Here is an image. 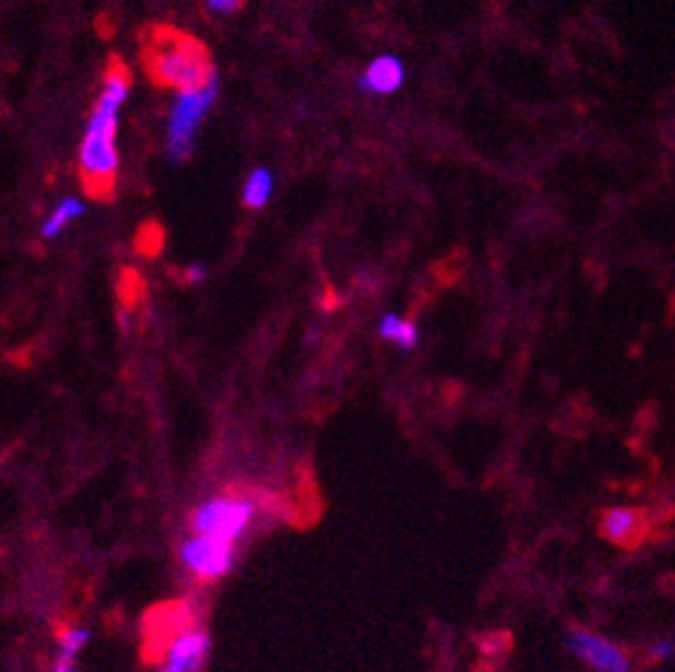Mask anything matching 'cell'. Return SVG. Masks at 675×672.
I'll return each instance as SVG.
<instances>
[{
	"label": "cell",
	"mask_w": 675,
	"mask_h": 672,
	"mask_svg": "<svg viewBox=\"0 0 675 672\" xmlns=\"http://www.w3.org/2000/svg\"><path fill=\"white\" fill-rule=\"evenodd\" d=\"M132 87L130 65L111 54L105 62L103 89L97 97L95 111L89 116L87 135L78 154V181L84 194L92 199H113L116 178H119V151H116V127L119 108L124 105Z\"/></svg>",
	"instance_id": "6da1fadb"
},
{
	"label": "cell",
	"mask_w": 675,
	"mask_h": 672,
	"mask_svg": "<svg viewBox=\"0 0 675 672\" xmlns=\"http://www.w3.org/2000/svg\"><path fill=\"white\" fill-rule=\"evenodd\" d=\"M138 57L143 73L154 87L197 92L216 81L213 54L197 35L186 33L181 27L151 25L138 30Z\"/></svg>",
	"instance_id": "7a4b0ae2"
},
{
	"label": "cell",
	"mask_w": 675,
	"mask_h": 672,
	"mask_svg": "<svg viewBox=\"0 0 675 672\" xmlns=\"http://www.w3.org/2000/svg\"><path fill=\"white\" fill-rule=\"evenodd\" d=\"M259 514V503L248 495H218L191 511V530L194 535H210L221 541L237 543Z\"/></svg>",
	"instance_id": "3957f363"
},
{
	"label": "cell",
	"mask_w": 675,
	"mask_h": 672,
	"mask_svg": "<svg viewBox=\"0 0 675 672\" xmlns=\"http://www.w3.org/2000/svg\"><path fill=\"white\" fill-rule=\"evenodd\" d=\"M218 97V78L208 87L197 92H183L175 100L173 116H170V135H167V154L175 162H186L194 148V135L200 130L205 113Z\"/></svg>",
	"instance_id": "277c9868"
},
{
	"label": "cell",
	"mask_w": 675,
	"mask_h": 672,
	"mask_svg": "<svg viewBox=\"0 0 675 672\" xmlns=\"http://www.w3.org/2000/svg\"><path fill=\"white\" fill-rule=\"evenodd\" d=\"M237 549L232 541L210 538V535H194L181 546V562L191 576L200 581H218L224 578L234 565Z\"/></svg>",
	"instance_id": "5b68a950"
},
{
	"label": "cell",
	"mask_w": 675,
	"mask_h": 672,
	"mask_svg": "<svg viewBox=\"0 0 675 672\" xmlns=\"http://www.w3.org/2000/svg\"><path fill=\"white\" fill-rule=\"evenodd\" d=\"M654 527H657V517L649 509L619 506V509H606L600 514V535L627 552L641 549L654 535Z\"/></svg>",
	"instance_id": "8992f818"
},
{
	"label": "cell",
	"mask_w": 675,
	"mask_h": 672,
	"mask_svg": "<svg viewBox=\"0 0 675 672\" xmlns=\"http://www.w3.org/2000/svg\"><path fill=\"white\" fill-rule=\"evenodd\" d=\"M568 648L595 672H630V659L622 648L584 627H568Z\"/></svg>",
	"instance_id": "52a82bcc"
},
{
	"label": "cell",
	"mask_w": 675,
	"mask_h": 672,
	"mask_svg": "<svg viewBox=\"0 0 675 672\" xmlns=\"http://www.w3.org/2000/svg\"><path fill=\"white\" fill-rule=\"evenodd\" d=\"M210 651V638L205 629H189L173 640L167 659L159 672H197L205 664Z\"/></svg>",
	"instance_id": "ba28073f"
},
{
	"label": "cell",
	"mask_w": 675,
	"mask_h": 672,
	"mask_svg": "<svg viewBox=\"0 0 675 672\" xmlns=\"http://www.w3.org/2000/svg\"><path fill=\"white\" fill-rule=\"evenodd\" d=\"M156 611H159L162 619L156 621L154 613L148 616V624H146V646L148 648L173 646L175 638H181L183 632H189L191 629L189 627L191 611L183 603L162 605V608H156Z\"/></svg>",
	"instance_id": "9c48e42d"
},
{
	"label": "cell",
	"mask_w": 675,
	"mask_h": 672,
	"mask_svg": "<svg viewBox=\"0 0 675 672\" xmlns=\"http://www.w3.org/2000/svg\"><path fill=\"white\" fill-rule=\"evenodd\" d=\"M404 84V65L396 57H377L361 78V89L372 95H393Z\"/></svg>",
	"instance_id": "30bf717a"
},
{
	"label": "cell",
	"mask_w": 675,
	"mask_h": 672,
	"mask_svg": "<svg viewBox=\"0 0 675 672\" xmlns=\"http://www.w3.org/2000/svg\"><path fill=\"white\" fill-rule=\"evenodd\" d=\"M57 638H60V654L54 659V672H76L78 654L89 643V629L60 627L57 629Z\"/></svg>",
	"instance_id": "8fae6325"
},
{
	"label": "cell",
	"mask_w": 675,
	"mask_h": 672,
	"mask_svg": "<svg viewBox=\"0 0 675 672\" xmlns=\"http://www.w3.org/2000/svg\"><path fill=\"white\" fill-rule=\"evenodd\" d=\"M380 336L382 339H388V342H396L401 350H415L420 345V331H417L415 323H409V320L399 318V315H382L380 320Z\"/></svg>",
	"instance_id": "7c38bea8"
},
{
	"label": "cell",
	"mask_w": 675,
	"mask_h": 672,
	"mask_svg": "<svg viewBox=\"0 0 675 672\" xmlns=\"http://www.w3.org/2000/svg\"><path fill=\"white\" fill-rule=\"evenodd\" d=\"M81 216H84V202H81V199L76 197L62 199L60 205L54 207L52 216L46 218V224L41 226V234H44L46 240H52V237L65 232V226H68L70 221H76V218Z\"/></svg>",
	"instance_id": "4fadbf2b"
},
{
	"label": "cell",
	"mask_w": 675,
	"mask_h": 672,
	"mask_svg": "<svg viewBox=\"0 0 675 672\" xmlns=\"http://www.w3.org/2000/svg\"><path fill=\"white\" fill-rule=\"evenodd\" d=\"M269 194H272V173L269 170H253L245 181L243 202L248 210H261V207L269 202Z\"/></svg>",
	"instance_id": "5bb4252c"
},
{
	"label": "cell",
	"mask_w": 675,
	"mask_h": 672,
	"mask_svg": "<svg viewBox=\"0 0 675 672\" xmlns=\"http://www.w3.org/2000/svg\"><path fill=\"white\" fill-rule=\"evenodd\" d=\"M135 248L146 256H156L165 248V229L156 224V221H148V224L140 226L138 240H135Z\"/></svg>",
	"instance_id": "9a60e30c"
},
{
	"label": "cell",
	"mask_w": 675,
	"mask_h": 672,
	"mask_svg": "<svg viewBox=\"0 0 675 672\" xmlns=\"http://www.w3.org/2000/svg\"><path fill=\"white\" fill-rule=\"evenodd\" d=\"M143 293H146V285L140 280V275L135 269H124L122 272V304L124 310L132 307V304H138L143 299Z\"/></svg>",
	"instance_id": "2e32d148"
},
{
	"label": "cell",
	"mask_w": 675,
	"mask_h": 672,
	"mask_svg": "<svg viewBox=\"0 0 675 672\" xmlns=\"http://www.w3.org/2000/svg\"><path fill=\"white\" fill-rule=\"evenodd\" d=\"M210 14H234L245 6V0H202Z\"/></svg>",
	"instance_id": "e0dca14e"
},
{
	"label": "cell",
	"mask_w": 675,
	"mask_h": 672,
	"mask_svg": "<svg viewBox=\"0 0 675 672\" xmlns=\"http://www.w3.org/2000/svg\"><path fill=\"white\" fill-rule=\"evenodd\" d=\"M205 277H208V269L200 267V264H197V267H189V269H186V272H183V283L200 285L202 280H205Z\"/></svg>",
	"instance_id": "ac0fdd59"
}]
</instances>
